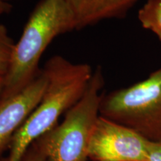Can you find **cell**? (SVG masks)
<instances>
[{"mask_svg": "<svg viewBox=\"0 0 161 161\" xmlns=\"http://www.w3.org/2000/svg\"><path fill=\"white\" fill-rule=\"evenodd\" d=\"M0 161H7L6 157L0 158ZM21 161H49V160L37 142H34L24 154Z\"/></svg>", "mask_w": 161, "mask_h": 161, "instance_id": "30bf717a", "label": "cell"}, {"mask_svg": "<svg viewBox=\"0 0 161 161\" xmlns=\"http://www.w3.org/2000/svg\"><path fill=\"white\" fill-rule=\"evenodd\" d=\"M148 161H161V142H149Z\"/></svg>", "mask_w": 161, "mask_h": 161, "instance_id": "8fae6325", "label": "cell"}, {"mask_svg": "<svg viewBox=\"0 0 161 161\" xmlns=\"http://www.w3.org/2000/svg\"><path fill=\"white\" fill-rule=\"evenodd\" d=\"M74 30L75 21L66 0L39 2L15 43L1 99L16 95L31 84L41 70L40 60L49 44L58 36Z\"/></svg>", "mask_w": 161, "mask_h": 161, "instance_id": "7a4b0ae2", "label": "cell"}, {"mask_svg": "<svg viewBox=\"0 0 161 161\" xmlns=\"http://www.w3.org/2000/svg\"><path fill=\"white\" fill-rule=\"evenodd\" d=\"M3 81H4V78H0V99H1L2 92H3Z\"/></svg>", "mask_w": 161, "mask_h": 161, "instance_id": "4fadbf2b", "label": "cell"}, {"mask_svg": "<svg viewBox=\"0 0 161 161\" xmlns=\"http://www.w3.org/2000/svg\"><path fill=\"white\" fill-rule=\"evenodd\" d=\"M138 19L144 29L154 32L161 41V0H147L138 12Z\"/></svg>", "mask_w": 161, "mask_h": 161, "instance_id": "ba28073f", "label": "cell"}, {"mask_svg": "<svg viewBox=\"0 0 161 161\" xmlns=\"http://www.w3.org/2000/svg\"><path fill=\"white\" fill-rule=\"evenodd\" d=\"M104 86L103 72L98 66L83 96L64 114V120L35 141L49 161H90V143L100 116Z\"/></svg>", "mask_w": 161, "mask_h": 161, "instance_id": "3957f363", "label": "cell"}, {"mask_svg": "<svg viewBox=\"0 0 161 161\" xmlns=\"http://www.w3.org/2000/svg\"><path fill=\"white\" fill-rule=\"evenodd\" d=\"M4 2H6V3H9V2L11 1H14V0H3Z\"/></svg>", "mask_w": 161, "mask_h": 161, "instance_id": "5bb4252c", "label": "cell"}, {"mask_svg": "<svg viewBox=\"0 0 161 161\" xmlns=\"http://www.w3.org/2000/svg\"><path fill=\"white\" fill-rule=\"evenodd\" d=\"M149 142L128 127L99 116L89 147L90 161H148Z\"/></svg>", "mask_w": 161, "mask_h": 161, "instance_id": "5b68a950", "label": "cell"}, {"mask_svg": "<svg viewBox=\"0 0 161 161\" xmlns=\"http://www.w3.org/2000/svg\"><path fill=\"white\" fill-rule=\"evenodd\" d=\"M139 0H66L75 21V30L104 19L125 17Z\"/></svg>", "mask_w": 161, "mask_h": 161, "instance_id": "52a82bcc", "label": "cell"}, {"mask_svg": "<svg viewBox=\"0 0 161 161\" xmlns=\"http://www.w3.org/2000/svg\"><path fill=\"white\" fill-rule=\"evenodd\" d=\"M12 10V5L9 3L0 0V16L8 14Z\"/></svg>", "mask_w": 161, "mask_h": 161, "instance_id": "7c38bea8", "label": "cell"}, {"mask_svg": "<svg viewBox=\"0 0 161 161\" xmlns=\"http://www.w3.org/2000/svg\"><path fill=\"white\" fill-rule=\"evenodd\" d=\"M46 72L41 69L25 89L0 100V158L8 149L13 136L39 104L47 86Z\"/></svg>", "mask_w": 161, "mask_h": 161, "instance_id": "8992f818", "label": "cell"}, {"mask_svg": "<svg viewBox=\"0 0 161 161\" xmlns=\"http://www.w3.org/2000/svg\"><path fill=\"white\" fill-rule=\"evenodd\" d=\"M99 115L161 142V67L138 83L102 94Z\"/></svg>", "mask_w": 161, "mask_h": 161, "instance_id": "277c9868", "label": "cell"}, {"mask_svg": "<svg viewBox=\"0 0 161 161\" xmlns=\"http://www.w3.org/2000/svg\"><path fill=\"white\" fill-rule=\"evenodd\" d=\"M15 43L5 26L0 23V78H5L8 72Z\"/></svg>", "mask_w": 161, "mask_h": 161, "instance_id": "9c48e42d", "label": "cell"}, {"mask_svg": "<svg viewBox=\"0 0 161 161\" xmlns=\"http://www.w3.org/2000/svg\"><path fill=\"white\" fill-rule=\"evenodd\" d=\"M43 69L48 83L39 104L16 132L7 161H21L29 147L49 131L80 99L94 70L87 64H75L60 55L50 58Z\"/></svg>", "mask_w": 161, "mask_h": 161, "instance_id": "6da1fadb", "label": "cell"}]
</instances>
